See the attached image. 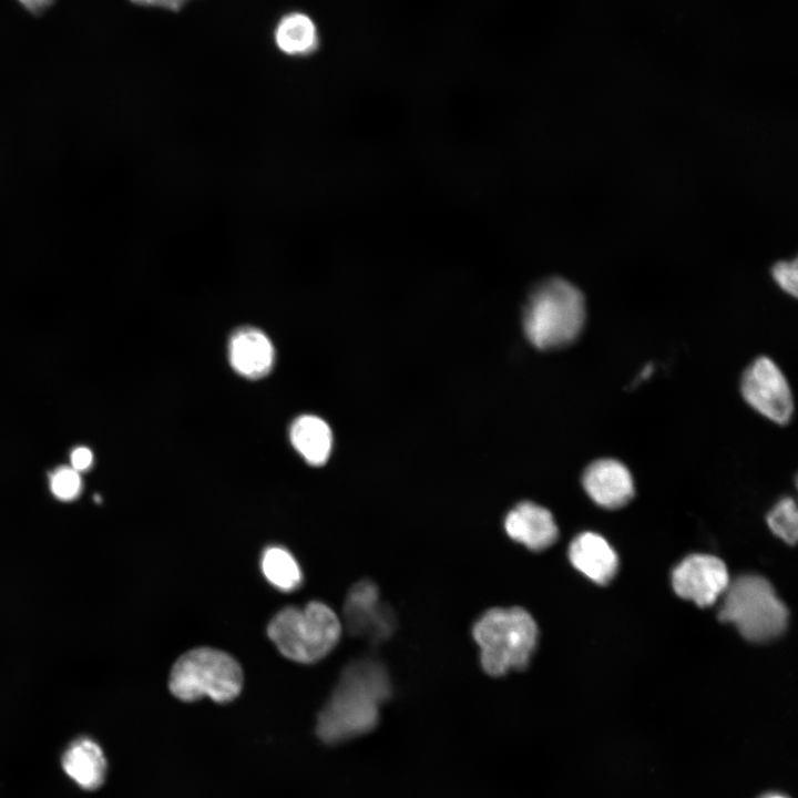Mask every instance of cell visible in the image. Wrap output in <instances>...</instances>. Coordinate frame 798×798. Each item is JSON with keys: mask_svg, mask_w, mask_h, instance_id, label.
Masks as SVG:
<instances>
[{"mask_svg": "<svg viewBox=\"0 0 798 798\" xmlns=\"http://www.w3.org/2000/svg\"><path fill=\"white\" fill-rule=\"evenodd\" d=\"M390 694V678L380 663L372 659L352 662L345 667L319 713L318 736L325 743L334 744L371 732Z\"/></svg>", "mask_w": 798, "mask_h": 798, "instance_id": "obj_1", "label": "cell"}, {"mask_svg": "<svg viewBox=\"0 0 798 798\" xmlns=\"http://www.w3.org/2000/svg\"><path fill=\"white\" fill-rule=\"evenodd\" d=\"M585 299L572 283L552 277L530 295L523 314L524 331L540 349H554L573 342L583 329Z\"/></svg>", "mask_w": 798, "mask_h": 798, "instance_id": "obj_2", "label": "cell"}, {"mask_svg": "<svg viewBox=\"0 0 798 798\" xmlns=\"http://www.w3.org/2000/svg\"><path fill=\"white\" fill-rule=\"evenodd\" d=\"M480 647L484 672L501 676L511 669H524L535 649L538 626L521 607L491 608L480 616L472 628Z\"/></svg>", "mask_w": 798, "mask_h": 798, "instance_id": "obj_3", "label": "cell"}, {"mask_svg": "<svg viewBox=\"0 0 798 798\" xmlns=\"http://www.w3.org/2000/svg\"><path fill=\"white\" fill-rule=\"evenodd\" d=\"M342 626L325 603L311 601L304 607L287 606L267 625V635L286 658L301 664L320 661L337 645Z\"/></svg>", "mask_w": 798, "mask_h": 798, "instance_id": "obj_4", "label": "cell"}, {"mask_svg": "<svg viewBox=\"0 0 798 798\" xmlns=\"http://www.w3.org/2000/svg\"><path fill=\"white\" fill-rule=\"evenodd\" d=\"M243 682V669L232 655L212 647H198L184 653L174 663L168 688L184 702L208 697L217 703H228L239 695Z\"/></svg>", "mask_w": 798, "mask_h": 798, "instance_id": "obj_5", "label": "cell"}, {"mask_svg": "<svg viewBox=\"0 0 798 798\" xmlns=\"http://www.w3.org/2000/svg\"><path fill=\"white\" fill-rule=\"evenodd\" d=\"M723 595L720 621L735 625L746 640L766 642L785 631L788 610L763 576L743 575Z\"/></svg>", "mask_w": 798, "mask_h": 798, "instance_id": "obj_6", "label": "cell"}, {"mask_svg": "<svg viewBox=\"0 0 798 798\" xmlns=\"http://www.w3.org/2000/svg\"><path fill=\"white\" fill-rule=\"evenodd\" d=\"M740 390L747 403L769 420L785 424L794 412L788 381L768 357H759L745 370Z\"/></svg>", "mask_w": 798, "mask_h": 798, "instance_id": "obj_7", "label": "cell"}, {"mask_svg": "<svg viewBox=\"0 0 798 798\" xmlns=\"http://www.w3.org/2000/svg\"><path fill=\"white\" fill-rule=\"evenodd\" d=\"M729 582L725 563L709 554H692L685 557L672 574L676 594L700 607L714 604L724 594Z\"/></svg>", "mask_w": 798, "mask_h": 798, "instance_id": "obj_8", "label": "cell"}, {"mask_svg": "<svg viewBox=\"0 0 798 798\" xmlns=\"http://www.w3.org/2000/svg\"><path fill=\"white\" fill-rule=\"evenodd\" d=\"M344 621L350 634L371 643L388 638L396 625L392 612L380 601L378 587L368 580L356 583L349 590L344 605Z\"/></svg>", "mask_w": 798, "mask_h": 798, "instance_id": "obj_9", "label": "cell"}, {"mask_svg": "<svg viewBox=\"0 0 798 798\" xmlns=\"http://www.w3.org/2000/svg\"><path fill=\"white\" fill-rule=\"evenodd\" d=\"M583 488L598 505L616 509L625 505L634 495V482L628 469L614 459H598L585 469Z\"/></svg>", "mask_w": 798, "mask_h": 798, "instance_id": "obj_10", "label": "cell"}, {"mask_svg": "<svg viewBox=\"0 0 798 798\" xmlns=\"http://www.w3.org/2000/svg\"><path fill=\"white\" fill-rule=\"evenodd\" d=\"M504 528L511 539L533 551L549 548L559 534L551 512L532 502H522L511 510Z\"/></svg>", "mask_w": 798, "mask_h": 798, "instance_id": "obj_11", "label": "cell"}, {"mask_svg": "<svg viewBox=\"0 0 798 798\" xmlns=\"http://www.w3.org/2000/svg\"><path fill=\"white\" fill-rule=\"evenodd\" d=\"M274 348L259 329L246 327L236 330L229 340L228 357L233 369L249 379L266 376L274 365Z\"/></svg>", "mask_w": 798, "mask_h": 798, "instance_id": "obj_12", "label": "cell"}, {"mask_svg": "<svg viewBox=\"0 0 798 798\" xmlns=\"http://www.w3.org/2000/svg\"><path fill=\"white\" fill-rule=\"evenodd\" d=\"M569 557L577 571L601 585L607 584L618 569V557L613 548L593 532H584L572 541Z\"/></svg>", "mask_w": 798, "mask_h": 798, "instance_id": "obj_13", "label": "cell"}, {"mask_svg": "<svg viewBox=\"0 0 798 798\" xmlns=\"http://www.w3.org/2000/svg\"><path fill=\"white\" fill-rule=\"evenodd\" d=\"M66 775L83 789L102 785L106 774V759L101 747L92 739L82 737L66 748L62 757Z\"/></svg>", "mask_w": 798, "mask_h": 798, "instance_id": "obj_14", "label": "cell"}, {"mask_svg": "<svg viewBox=\"0 0 798 798\" xmlns=\"http://www.w3.org/2000/svg\"><path fill=\"white\" fill-rule=\"evenodd\" d=\"M290 440L297 452L310 464H324L330 454L332 433L321 418L305 415L290 427Z\"/></svg>", "mask_w": 798, "mask_h": 798, "instance_id": "obj_15", "label": "cell"}, {"mask_svg": "<svg viewBox=\"0 0 798 798\" xmlns=\"http://www.w3.org/2000/svg\"><path fill=\"white\" fill-rule=\"evenodd\" d=\"M278 49L289 55H307L317 51L319 35L314 21L301 12L284 16L275 29Z\"/></svg>", "mask_w": 798, "mask_h": 798, "instance_id": "obj_16", "label": "cell"}, {"mask_svg": "<svg viewBox=\"0 0 798 798\" xmlns=\"http://www.w3.org/2000/svg\"><path fill=\"white\" fill-rule=\"evenodd\" d=\"M260 567L268 583L282 592H291L303 582L298 562L285 548L273 545L264 550Z\"/></svg>", "mask_w": 798, "mask_h": 798, "instance_id": "obj_17", "label": "cell"}, {"mask_svg": "<svg viewBox=\"0 0 798 798\" xmlns=\"http://www.w3.org/2000/svg\"><path fill=\"white\" fill-rule=\"evenodd\" d=\"M770 530L789 544H795L798 534V513L791 498L780 500L767 515Z\"/></svg>", "mask_w": 798, "mask_h": 798, "instance_id": "obj_18", "label": "cell"}, {"mask_svg": "<svg viewBox=\"0 0 798 798\" xmlns=\"http://www.w3.org/2000/svg\"><path fill=\"white\" fill-rule=\"evenodd\" d=\"M50 488L55 498L62 501L75 499L81 491V479L74 469L62 468L57 470L50 480Z\"/></svg>", "mask_w": 798, "mask_h": 798, "instance_id": "obj_19", "label": "cell"}, {"mask_svg": "<svg viewBox=\"0 0 798 798\" xmlns=\"http://www.w3.org/2000/svg\"><path fill=\"white\" fill-rule=\"evenodd\" d=\"M771 275L777 285L787 294L797 296V262L781 260L771 268Z\"/></svg>", "mask_w": 798, "mask_h": 798, "instance_id": "obj_20", "label": "cell"}, {"mask_svg": "<svg viewBox=\"0 0 798 798\" xmlns=\"http://www.w3.org/2000/svg\"><path fill=\"white\" fill-rule=\"evenodd\" d=\"M93 460L92 452L85 447H79L71 454L72 467L75 471L88 469Z\"/></svg>", "mask_w": 798, "mask_h": 798, "instance_id": "obj_21", "label": "cell"}, {"mask_svg": "<svg viewBox=\"0 0 798 798\" xmlns=\"http://www.w3.org/2000/svg\"><path fill=\"white\" fill-rule=\"evenodd\" d=\"M132 3L143 7H157L167 10L178 11L187 0H130Z\"/></svg>", "mask_w": 798, "mask_h": 798, "instance_id": "obj_22", "label": "cell"}, {"mask_svg": "<svg viewBox=\"0 0 798 798\" xmlns=\"http://www.w3.org/2000/svg\"><path fill=\"white\" fill-rule=\"evenodd\" d=\"M19 4L31 14H41L49 9L55 0H17Z\"/></svg>", "mask_w": 798, "mask_h": 798, "instance_id": "obj_23", "label": "cell"}, {"mask_svg": "<svg viewBox=\"0 0 798 798\" xmlns=\"http://www.w3.org/2000/svg\"><path fill=\"white\" fill-rule=\"evenodd\" d=\"M761 798H788V797L780 795V794H768V795L763 796Z\"/></svg>", "mask_w": 798, "mask_h": 798, "instance_id": "obj_24", "label": "cell"}]
</instances>
